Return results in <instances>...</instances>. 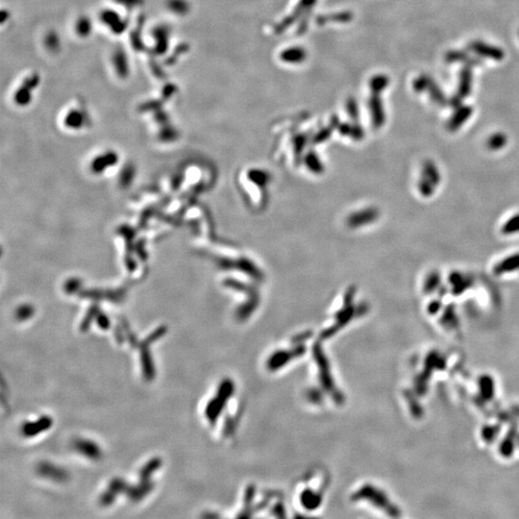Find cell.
<instances>
[{"label": "cell", "mask_w": 519, "mask_h": 519, "mask_svg": "<svg viewBox=\"0 0 519 519\" xmlns=\"http://www.w3.org/2000/svg\"><path fill=\"white\" fill-rule=\"evenodd\" d=\"M37 471L38 474L58 483L66 482L69 479V474L65 469L46 462L41 463L37 467Z\"/></svg>", "instance_id": "cell-3"}, {"label": "cell", "mask_w": 519, "mask_h": 519, "mask_svg": "<svg viewBox=\"0 0 519 519\" xmlns=\"http://www.w3.org/2000/svg\"><path fill=\"white\" fill-rule=\"evenodd\" d=\"M114 337H116V339H117L119 344L124 343V335H123V332L120 330V329L117 330V331L114 330Z\"/></svg>", "instance_id": "cell-31"}, {"label": "cell", "mask_w": 519, "mask_h": 519, "mask_svg": "<svg viewBox=\"0 0 519 519\" xmlns=\"http://www.w3.org/2000/svg\"><path fill=\"white\" fill-rule=\"evenodd\" d=\"M430 81H431V78L429 77L428 75L423 74V75L418 76L414 81V84H413V88H414L415 92H416V93L427 92L428 86H429V84H430Z\"/></svg>", "instance_id": "cell-25"}, {"label": "cell", "mask_w": 519, "mask_h": 519, "mask_svg": "<svg viewBox=\"0 0 519 519\" xmlns=\"http://www.w3.org/2000/svg\"><path fill=\"white\" fill-rule=\"evenodd\" d=\"M128 486H129V484H127L124 480L120 479V478H114V479H112L111 483L109 484L108 489H110L111 492L118 495L120 493H126Z\"/></svg>", "instance_id": "cell-24"}, {"label": "cell", "mask_w": 519, "mask_h": 519, "mask_svg": "<svg viewBox=\"0 0 519 519\" xmlns=\"http://www.w3.org/2000/svg\"><path fill=\"white\" fill-rule=\"evenodd\" d=\"M507 141H508L507 136L502 132H497L487 138L486 147L492 151H498L507 145Z\"/></svg>", "instance_id": "cell-19"}, {"label": "cell", "mask_w": 519, "mask_h": 519, "mask_svg": "<svg viewBox=\"0 0 519 519\" xmlns=\"http://www.w3.org/2000/svg\"><path fill=\"white\" fill-rule=\"evenodd\" d=\"M153 487L154 484L150 480L140 481L139 484L129 485L125 493L132 501L137 502L141 500L145 496H147V494L153 489Z\"/></svg>", "instance_id": "cell-11"}, {"label": "cell", "mask_w": 519, "mask_h": 519, "mask_svg": "<svg viewBox=\"0 0 519 519\" xmlns=\"http://www.w3.org/2000/svg\"><path fill=\"white\" fill-rule=\"evenodd\" d=\"M99 20H101L104 25L109 28L113 34H121L125 31L127 26L125 19L119 13H117V11L110 9L104 10L100 13Z\"/></svg>", "instance_id": "cell-2"}, {"label": "cell", "mask_w": 519, "mask_h": 519, "mask_svg": "<svg viewBox=\"0 0 519 519\" xmlns=\"http://www.w3.org/2000/svg\"><path fill=\"white\" fill-rule=\"evenodd\" d=\"M116 498H117V494L111 492L110 489H107L105 493L101 494V496L99 498V503L103 507H108V506L112 505L116 500Z\"/></svg>", "instance_id": "cell-27"}, {"label": "cell", "mask_w": 519, "mask_h": 519, "mask_svg": "<svg viewBox=\"0 0 519 519\" xmlns=\"http://www.w3.org/2000/svg\"><path fill=\"white\" fill-rule=\"evenodd\" d=\"M427 92L429 93L430 98L432 99V102L439 105V106H445L447 104V99L443 92L441 91V88L436 84V82L431 79L430 84L428 86Z\"/></svg>", "instance_id": "cell-18"}, {"label": "cell", "mask_w": 519, "mask_h": 519, "mask_svg": "<svg viewBox=\"0 0 519 519\" xmlns=\"http://www.w3.org/2000/svg\"><path fill=\"white\" fill-rule=\"evenodd\" d=\"M501 232L505 236L519 233V213L510 216L502 226Z\"/></svg>", "instance_id": "cell-20"}, {"label": "cell", "mask_w": 519, "mask_h": 519, "mask_svg": "<svg viewBox=\"0 0 519 519\" xmlns=\"http://www.w3.org/2000/svg\"><path fill=\"white\" fill-rule=\"evenodd\" d=\"M45 43L47 49H49L50 51H56L60 47V40L57 34L51 33L47 35L45 38Z\"/></svg>", "instance_id": "cell-26"}, {"label": "cell", "mask_w": 519, "mask_h": 519, "mask_svg": "<svg viewBox=\"0 0 519 519\" xmlns=\"http://www.w3.org/2000/svg\"><path fill=\"white\" fill-rule=\"evenodd\" d=\"M112 64L117 69V72L121 77H124L128 74V59L126 54L123 51H116L112 56Z\"/></svg>", "instance_id": "cell-15"}, {"label": "cell", "mask_w": 519, "mask_h": 519, "mask_svg": "<svg viewBox=\"0 0 519 519\" xmlns=\"http://www.w3.org/2000/svg\"><path fill=\"white\" fill-rule=\"evenodd\" d=\"M424 179L427 181L431 182L434 186L438 187L440 186L441 181V175L439 167L432 161H425L422 168H421V175Z\"/></svg>", "instance_id": "cell-14"}, {"label": "cell", "mask_w": 519, "mask_h": 519, "mask_svg": "<svg viewBox=\"0 0 519 519\" xmlns=\"http://www.w3.org/2000/svg\"><path fill=\"white\" fill-rule=\"evenodd\" d=\"M75 33L81 38L89 37L93 31V22L91 18L86 16L78 17L74 24Z\"/></svg>", "instance_id": "cell-16"}, {"label": "cell", "mask_w": 519, "mask_h": 519, "mask_svg": "<svg viewBox=\"0 0 519 519\" xmlns=\"http://www.w3.org/2000/svg\"><path fill=\"white\" fill-rule=\"evenodd\" d=\"M468 47L471 51L477 54L479 57L487 58V59L498 61V62L503 60L505 57V53L502 48L498 46H495V45L484 43L482 41H473L469 43Z\"/></svg>", "instance_id": "cell-1"}, {"label": "cell", "mask_w": 519, "mask_h": 519, "mask_svg": "<svg viewBox=\"0 0 519 519\" xmlns=\"http://www.w3.org/2000/svg\"><path fill=\"white\" fill-rule=\"evenodd\" d=\"M73 447L83 456H85L88 458L94 459V460L99 459L102 455L101 449L98 447V445L94 441H89V440H83V439L75 440L73 442Z\"/></svg>", "instance_id": "cell-7"}, {"label": "cell", "mask_w": 519, "mask_h": 519, "mask_svg": "<svg viewBox=\"0 0 519 519\" xmlns=\"http://www.w3.org/2000/svg\"><path fill=\"white\" fill-rule=\"evenodd\" d=\"M53 420L48 415H43L35 422H26L22 425L21 432L26 438L36 437L39 434L47 431L51 428Z\"/></svg>", "instance_id": "cell-4"}, {"label": "cell", "mask_w": 519, "mask_h": 519, "mask_svg": "<svg viewBox=\"0 0 519 519\" xmlns=\"http://www.w3.org/2000/svg\"><path fill=\"white\" fill-rule=\"evenodd\" d=\"M473 84V75L472 68L469 66L464 67L459 72V81H458V94L457 95L463 99L468 97L472 92Z\"/></svg>", "instance_id": "cell-9"}, {"label": "cell", "mask_w": 519, "mask_h": 519, "mask_svg": "<svg viewBox=\"0 0 519 519\" xmlns=\"http://www.w3.org/2000/svg\"><path fill=\"white\" fill-rule=\"evenodd\" d=\"M448 281H449L452 291L456 294H460V293H464L465 291L468 290L471 285H473L474 279L468 274H465V273L458 272V271H454L450 274Z\"/></svg>", "instance_id": "cell-8"}, {"label": "cell", "mask_w": 519, "mask_h": 519, "mask_svg": "<svg viewBox=\"0 0 519 519\" xmlns=\"http://www.w3.org/2000/svg\"><path fill=\"white\" fill-rule=\"evenodd\" d=\"M30 315H32V310L28 307H23L17 311V319H19L20 320H25Z\"/></svg>", "instance_id": "cell-28"}, {"label": "cell", "mask_w": 519, "mask_h": 519, "mask_svg": "<svg viewBox=\"0 0 519 519\" xmlns=\"http://www.w3.org/2000/svg\"><path fill=\"white\" fill-rule=\"evenodd\" d=\"M516 271H519V252L505 257L493 268V273L496 276H503Z\"/></svg>", "instance_id": "cell-5"}, {"label": "cell", "mask_w": 519, "mask_h": 519, "mask_svg": "<svg viewBox=\"0 0 519 519\" xmlns=\"http://www.w3.org/2000/svg\"><path fill=\"white\" fill-rule=\"evenodd\" d=\"M472 107L467 105H462L458 109H455V112L447 122V129L451 132L458 131L469 120V118L472 116Z\"/></svg>", "instance_id": "cell-6"}, {"label": "cell", "mask_w": 519, "mask_h": 519, "mask_svg": "<svg viewBox=\"0 0 519 519\" xmlns=\"http://www.w3.org/2000/svg\"><path fill=\"white\" fill-rule=\"evenodd\" d=\"M139 349L142 375L146 380L150 382L155 378L156 370L152 356L149 351V346H140Z\"/></svg>", "instance_id": "cell-10"}, {"label": "cell", "mask_w": 519, "mask_h": 519, "mask_svg": "<svg viewBox=\"0 0 519 519\" xmlns=\"http://www.w3.org/2000/svg\"><path fill=\"white\" fill-rule=\"evenodd\" d=\"M165 332H166V329H165L164 326H162V327L157 329V330H155L153 333H151V334H150V335H149V336H148L145 340H142V341H140V342H139L138 348H139L140 346L151 345L153 342H155L156 340H158L159 338L164 337Z\"/></svg>", "instance_id": "cell-23"}, {"label": "cell", "mask_w": 519, "mask_h": 519, "mask_svg": "<svg viewBox=\"0 0 519 519\" xmlns=\"http://www.w3.org/2000/svg\"><path fill=\"white\" fill-rule=\"evenodd\" d=\"M441 276L438 271H432L430 272L427 277L425 278L424 283V290L427 293H432L438 287L441 286Z\"/></svg>", "instance_id": "cell-21"}, {"label": "cell", "mask_w": 519, "mask_h": 519, "mask_svg": "<svg viewBox=\"0 0 519 519\" xmlns=\"http://www.w3.org/2000/svg\"><path fill=\"white\" fill-rule=\"evenodd\" d=\"M463 98L459 97L458 95L453 96L449 100V105L453 108V109H458V107H460L463 105Z\"/></svg>", "instance_id": "cell-29"}, {"label": "cell", "mask_w": 519, "mask_h": 519, "mask_svg": "<svg viewBox=\"0 0 519 519\" xmlns=\"http://www.w3.org/2000/svg\"><path fill=\"white\" fill-rule=\"evenodd\" d=\"M37 83V79L30 78L24 81L22 85L19 86L15 93V99L16 102L19 105H25L30 101L32 98V91L34 90L35 85Z\"/></svg>", "instance_id": "cell-12"}, {"label": "cell", "mask_w": 519, "mask_h": 519, "mask_svg": "<svg viewBox=\"0 0 519 519\" xmlns=\"http://www.w3.org/2000/svg\"><path fill=\"white\" fill-rule=\"evenodd\" d=\"M445 62L448 64L453 63H465L466 66L469 67H475L481 64V61L478 58H472L470 57L466 51H459V50H450L445 54Z\"/></svg>", "instance_id": "cell-13"}, {"label": "cell", "mask_w": 519, "mask_h": 519, "mask_svg": "<svg viewBox=\"0 0 519 519\" xmlns=\"http://www.w3.org/2000/svg\"><path fill=\"white\" fill-rule=\"evenodd\" d=\"M167 8L175 15H185L189 5L185 0H167Z\"/></svg>", "instance_id": "cell-22"}, {"label": "cell", "mask_w": 519, "mask_h": 519, "mask_svg": "<svg viewBox=\"0 0 519 519\" xmlns=\"http://www.w3.org/2000/svg\"><path fill=\"white\" fill-rule=\"evenodd\" d=\"M97 324H98L99 328L103 329V330H107V329H109V327H110L109 320L106 316H104V315H100L98 318Z\"/></svg>", "instance_id": "cell-30"}, {"label": "cell", "mask_w": 519, "mask_h": 519, "mask_svg": "<svg viewBox=\"0 0 519 519\" xmlns=\"http://www.w3.org/2000/svg\"><path fill=\"white\" fill-rule=\"evenodd\" d=\"M162 459L160 458H151L145 467L139 471L140 481H149L150 477L162 466Z\"/></svg>", "instance_id": "cell-17"}]
</instances>
